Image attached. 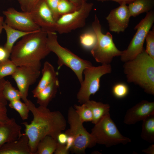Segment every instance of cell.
Instances as JSON below:
<instances>
[{
	"label": "cell",
	"mask_w": 154,
	"mask_h": 154,
	"mask_svg": "<svg viewBox=\"0 0 154 154\" xmlns=\"http://www.w3.org/2000/svg\"><path fill=\"white\" fill-rule=\"evenodd\" d=\"M9 106L19 113L22 120L28 119L30 111L26 103L22 102L20 100H16L9 102Z\"/></svg>",
	"instance_id": "obj_26"
},
{
	"label": "cell",
	"mask_w": 154,
	"mask_h": 154,
	"mask_svg": "<svg viewBox=\"0 0 154 154\" xmlns=\"http://www.w3.org/2000/svg\"><path fill=\"white\" fill-rule=\"evenodd\" d=\"M26 104L33 119L30 123L25 122L22 124L25 127L24 133L28 138L31 151L35 154L38 142L45 136L50 135L57 140L58 135L65 129L66 122L60 111H52L40 106L37 107L29 100Z\"/></svg>",
	"instance_id": "obj_1"
},
{
	"label": "cell",
	"mask_w": 154,
	"mask_h": 154,
	"mask_svg": "<svg viewBox=\"0 0 154 154\" xmlns=\"http://www.w3.org/2000/svg\"><path fill=\"white\" fill-rule=\"evenodd\" d=\"M35 22L42 30L56 32V21L45 0H42L30 12Z\"/></svg>",
	"instance_id": "obj_13"
},
{
	"label": "cell",
	"mask_w": 154,
	"mask_h": 154,
	"mask_svg": "<svg viewBox=\"0 0 154 154\" xmlns=\"http://www.w3.org/2000/svg\"><path fill=\"white\" fill-rule=\"evenodd\" d=\"M154 6V0H135L129 4L128 7L131 16L135 17L152 10Z\"/></svg>",
	"instance_id": "obj_22"
},
{
	"label": "cell",
	"mask_w": 154,
	"mask_h": 154,
	"mask_svg": "<svg viewBox=\"0 0 154 154\" xmlns=\"http://www.w3.org/2000/svg\"><path fill=\"white\" fill-rule=\"evenodd\" d=\"M21 129L14 118L0 121V148L4 144L19 138L22 134Z\"/></svg>",
	"instance_id": "obj_16"
},
{
	"label": "cell",
	"mask_w": 154,
	"mask_h": 154,
	"mask_svg": "<svg viewBox=\"0 0 154 154\" xmlns=\"http://www.w3.org/2000/svg\"><path fill=\"white\" fill-rule=\"evenodd\" d=\"M68 138L67 135L65 133L62 132L60 133L57 137V142L60 144L65 145Z\"/></svg>",
	"instance_id": "obj_39"
},
{
	"label": "cell",
	"mask_w": 154,
	"mask_h": 154,
	"mask_svg": "<svg viewBox=\"0 0 154 154\" xmlns=\"http://www.w3.org/2000/svg\"><path fill=\"white\" fill-rule=\"evenodd\" d=\"M47 44L50 52H54L58 58V69L63 65L68 67L75 74L81 84L83 80V71L86 68L92 66L91 63L60 45L56 32L47 33Z\"/></svg>",
	"instance_id": "obj_4"
},
{
	"label": "cell",
	"mask_w": 154,
	"mask_h": 154,
	"mask_svg": "<svg viewBox=\"0 0 154 154\" xmlns=\"http://www.w3.org/2000/svg\"><path fill=\"white\" fill-rule=\"evenodd\" d=\"M112 91L114 96L121 99L126 96L128 94L129 88L125 84L119 82L115 84L112 88Z\"/></svg>",
	"instance_id": "obj_31"
},
{
	"label": "cell",
	"mask_w": 154,
	"mask_h": 154,
	"mask_svg": "<svg viewBox=\"0 0 154 154\" xmlns=\"http://www.w3.org/2000/svg\"><path fill=\"white\" fill-rule=\"evenodd\" d=\"M91 110L93 115L92 123L95 124L103 116L109 113L110 105L90 100L84 103Z\"/></svg>",
	"instance_id": "obj_21"
},
{
	"label": "cell",
	"mask_w": 154,
	"mask_h": 154,
	"mask_svg": "<svg viewBox=\"0 0 154 154\" xmlns=\"http://www.w3.org/2000/svg\"><path fill=\"white\" fill-rule=\"evenodd\" d=\"M47 33L41 29L22 38L12 49L11 60L17 66L41 65V60L50 52Z\"/></svg>",
	"instance_id": "obj_2"
},
{
	"label": "cell",
	"mask_w": 154,
	"mask_h": 154,
	"mask_svg": "<svg viewBox=\"0 0 154 154\" xmlns=\"http://www.w3.org/2000/svg\"><path fill=\"white\" fill-rule=\"evenodd\" d=\"M112 70L110 64H102L96 67L92 66L86 68L83 72L84 79L77 94L78 102L82 104L90 100V96L99 90L102 76L110 73Z\"/></svg>",
	"instance_id": "obj_8"
},
{
	"label": "cell",
	"mask_w": 154,
	"mask_h": 154,
	"mask_svg": "<svg viewBox=\"0 0 154 154\" xmlns=\"http://www.w3.org/2000/svg\"><path fill=\"white\" fill-rule=\"evenodd\" d=\"M3 13L6 18L5 23L14 29L27 32L41 29L33 20L30 12H20L10 7Z\"/></svg>",
	"instance_id": "obj_12"
},
{
	"label": "cell",
	"mask_w": 154,
	"mask_h": 154,
	"mask_svg": "<svg viewBox=\"0 0 154 154\" xmlns=\"http://www.w3.org/2000/svg\"><path fill=\"white\" fill-rule=\"evenodd\" d=\"M3 29L5 30L7 35V41L4 47L10 54L15 42L19 38L33 32H27L19 31L9 26L4 22Z\"/></svg>",
	"instance_id": "obj_20"
},
{
	"label": "cell",
	"mask_w": 154,
	"mask_h": 154,
	"mask_svg": "<svg viewBox=\"0 0 154 154\" xmlns=\"http://www.w3.org/2000/svg\"><path fill=\"white\" fill-rule=\"evenodd\" d=\"M98 1H111L117 2L119 4H121L123 3H125L126 4H129L134 1L135 0H96Z\"/></svg>",
	"instance_id": "obj_41"
},
{
	"label": "cell",
	"mask_w": 154,
	"mask_h": 154,
	"mask_svg": "<svg viewBox=\"0 0 154 154\" xmlns=\"http://www.w3.org/2000/svg\"><path fill=\"white\" fill-rule=\"evenodd\" d=\"M74 108L80 119L83 123L92 121L93 115L92 112L85 103L82 104L81 105L75 104Z\"/></svg>",
	"instance_id": "obj_28"
},
{
	"label": "cell",
	"mask_w": 154,
	"mask_h": 154,
	"mask_svg": "<svg viewBox=\"0 0 154 154\" xmlns=\"http://www.w3.org/2000/svg\"><path fill=\"white\" fill-rule=\"evenodd\" d=\"M79 40L81 46L84 48L91 50L96 43L97 36L92 29L82 34L80 36Z\"/></svg>",
	"instance_id": "obj_25"
},
{
	"label": "cell",
	"mask_w": 154,
	"mask_h": 154,
	"mask_svg": "<svg viewBox=\"0 0 154 154\" xmlns=\"http://www.w3.org/2000/svg\"><path fill=\"white\" fill-rule=\"evenodd\" d=\"M146 48L145 50L147 53L154 59V29L150 30L147 34L145 39Z\"/></svg>",
	"instance_id": "obj_32"
},
{
	"label": "cell",
	"mask_w": 154,
	"mask_h": 154,
	"mask_svg": "<svg viewBox=\"0 0 154 154\" xmlns=\"http://www.w3.org/2000/svg\"><path fill=\"white\" fill-rule=\"evenodd\" d=\"M154 22V11L147 13L145 17L135 26L136 32L127 48L123 51L121 60L125 62L134 58L143 50V45L147 34Z\"/></svg>",
	"instance_id": "obj_9"
},
{
	"label": "cell",
	"mask_w": 154,
	"mask_h": 154,
	"mask_svg": "<svg viewBox=\"0 0 154 154\" xmlns=\"http://www.w3.org/2000/svg\"><path fill=\"white\" fill-rule=\"evenodd\" d=\"M6 80L4 78L0 80V107L5 106L7 104V101L3 94V90Z\"/></svg>",
	"instance_id": "obj_35"
},
{
	"label": "cell",
	"mask_w": 154,
	"mask_h": 154,
	"mask_svg": "<svg viewBox=\"0 0 154 154\" xmlns=\"http://www.w3.org/2000/svg\"><path fill=\"white\" fill-rule=\"evenodd\" d=\"M93 6V3L86 2L78 9L60 16L56 21V32L66 34L84 27Z\"/></svg>",
	"instance_id": "obj_10"
},
{
	"label": "cell",
	"mask_w": 154,
	"mask_h": 154,
	"mask_svg": "<svg viewBox=\"0 0 154 154\" xmlns=\"http://www.w3.org/2000/svg\"><path fill=\"white\" fill-rule=\"evenodd\" d=\"M27 136L23 133L17 139L7 143L0 148V154H32Z\"/></svg>",
	"instance_id": "obj_17"
},
{
	"label": "cell",
	"mask_w": 154,
	"mask_h": 154,
	"mask_svg": "<svg viewBox=\"0 0 154 154\" xmlns=\"http://www.w3.org/2000/svg\"><path fill=\"white\" fill-rule=\"evenodd\" d=\"M57 141L52 137L47 135L40 140L35 154H52L56 149Z\"/></svg>",
	"instance_id": "obj_24"
},
{
	"label": "cell",
	"mask_w": 154,
	"mask_h": 154,
	"mask_svg": "<svg viewBox=\"0 0 154 154\" xmlns=\"http://www.w3.org/2000/svg\"><path fill=\"white\" fill-rule=\"evenodd\" d=\"M45 0L51 11L55 20L56 21L60 17L57 11V7L60 0Z\"/></svg>",
	"instance_id": "obj_34"
},
{
	"label": "cell",
	"mask_w": 154,
	"mask_h": 154,
	"mask_svg": "<svg viewBox=\"0 0 154 154\" xmlns=\"http://www.w3.org/2000/svg\"><path fill=\"white\" fill-rule=\"evenodd\" d=\"M142 151L147 154H154V144H152L147 149L142 150Z\"/></svg>",
	"instance_id": "obj_40"
},
{
	"label": "cell",
	"mask_w": 154,
	"mask_h": 154,
	"mask_svg": "<svg viewBox=\"0 0 154 154\" xmlns=\"http://www.w3.org/2000/svg\"><path fill=\"white\" fill-rule=\"evenodd\" d=\"M3 16H0V36L3 29Z\"/></svg>",
	"instance_id": "obj_43"
},
{
	"label": "cell",
	"mask_w": 154,
	"mask_h": 154,
	"mask_svg": "<svg viewBox=\"0 0 154 154\" xmlns=\"http://www.w3.org/2000/svg\"><path fill=\"white\" fill-rule=\"evenodd\" d=\"M41 65L22 66H17L11 75L16 82L21 95V99L27 103L30 86L36 81L40 73Z\"/></svg>",
	"instance_id": "obj_11"
},
{
	"label": "cell",
	"mask_w": 154,
	"mask_h": 154,
	"mask_svg": "<svg viewBox=\"0 0 154 154\" xmlns=\"http://www.w3.org/2000/svg\"><path fill=\"white\" fill-rule=\"evenodd\" d=\"M10 55L4 46H0V62L9 59Z\"/></svg>",
	"instance_id": "obj_37"
},
{
	"label": "cell",
	"mask_w": 154,
	"mask_h": 154,
	"mask_svg": "<svg viewBox=\"0 0 154 154\" xmlns=\"http://www.w3.org/2000/svg\"><path fill=\"white\" fill-rule=\"evenodd\" d=\"M17 67L14 62L9 59L0 62V80L7 76H11Z\"/></svg>",
	"instance_id": "obj_29"
},
{
	"label": "cell",
	"mask_w": 154,
	"mask_h": 154,
	"mask_svg": "<svg viewBox=\"0 0 154 154\" xmlns=\"http://www.w3.org/2000/svg\"><path fill=\"white\" fill-rule=\"evenodd\" d=\"M112 10L106 17L109 30L119 33L124 32L128 27L131 17L128 6L125 3Z\"/></svg>",
	"instance_id": "obj_14"
},
{
	"label": "cell",
	"mask_w": 154,
	"mask_h": 154,
	"mask_svg": "<svg viewBox=\"0 0 154 154\" xmlns=\"http://www.w3.org/2000/svg\"><path fill=\"white\" fill-rule=\"evenodd\" d=\"M42 0H17L23 12H30Z\"/></svg>",
	"instance_id": "obj_33"
},
{
	"label": "cell",
	"mask_w": 154,
	"mask_h": 154,
	"mask_svg": "<svg viewBox=\"0 0 154 154\" xmlns=\"http://www.w3.org/2000/svg\"><path fill=\"white\" fill-rule=\"evenodd\" d=\"M69 150L64 144H62L58 142L56 149L54 152V154H68Z\"/></svg>",
	"instance_id": "obj_36"
},
{
	"label": "cell",
	"mask_w": 154,
	"mask_h": 154,
	"mask_svg": "<svg viewBox=\"0 0 154 154\" xmlns=\"http://www.w3.org/2000/svg\"><path fill=\"white\" fill-rule=\"evenodd\" d=\"M127 82L137 85L146 93L154 94V59L145 49L133 59L125 62Z\"/></svg>",
	"instance_id": "obj_3"
},
{
	"label": "cell",
	"mask_w": 154,
	"mask_h": 154,
	"mask_svg": "<svg viewBox=\"0 0 154 154\" xmlns=\"http://www.w3.org/2000/svg\"><path fill=\"white\" fill-rule=\"evenodd\" d=\"M9 118L7 115L6 106L0 107V121L7 120Z\"/></svg>",
	"instance_id": "obj_38"
},
{
	"label": "cell",
	"mask_w": 154,
	"mask_h": 154,
	"mask_svg": "<svg viewBox=\"0 0 154 154\" xmlns=\"http://www.w3.org/2000/svg\"><path fill=\"white\" fill-rule=\"evenodd\" d=\"M92 28L96 33V43L91 50V53L96 61L102 64H109L113 58L120 56L123 51L119 50L116 46L112 35L109 32L104 34L99 19L95 15L92 23Z\"/></svg>",
	"instance_id": "obj_6"
},
{
	"label": "cell",
	"mask_w": 154,
	"mask_h": 154,
	"mask_svg": "<svg viewBox=\"0 0 154 154\" xmlns=\"http://www.w3.org/2000/svg\"><path fill=\"white\" fill-rule=\"evenodd\" d=\"M154 113V102L143 100L127 110L123 123L127 125L133 124Z\"/></svg>",
	"instance_id": "obj_15"
},
{
	"label": "cell",
	"mask_w": 154,
	"mask_h": 154,
	"mask_svg": "<svg viewBox=\"0 0 154 154\" xmlns=\"http://www.w3.org/2000/svg\"><path fill=\"white\" fill-rule=\"evenodd\" d=\"M80 7L77 6L67 0H60L58 6L57 11L60 17L62 15L67 14L77 10Z\"/></svg>",
	"instance_id": "obj_30"
},
{
	"label": "cell",
	"mask_w": 154,
	"mask_h": 154,
	"mask_svg": "<svg viewBox=\"0 0 154 154\" xmlns=\"http://www.w3.org/2000/svg\"><path fill=\"white\" fill-rule=\"evenodd\" d=\"M42 76L37 86L32 91L34 97L57 78L58 72L52 65L48 61L45 62L42 70Z\"/></svg>",
	"instance_id": "obj_18"
},
{
	"label": "cell",
	"mask_w": 154,
	"mask_h": 154,
	"mask_svg": "<svg viewBox=\"0 0 154 154\" xmlns=\"http://www.w3.org/2000/svg\"><path fill=\"white\" fill-rule=\"evenodd\" d=\"M3 94L5 99L9 102L21 99V95L19 90L15 88L8 80H6L4 84Z\"/></svg>",
	"instance_id": "obj_27"
},
{
	"label": "cell",
	"mask_w": 154,
	"mask_h": 154,
	"mask_svg": "<svg viewBox=\"0 0 154 154\" xmlns=\"http://www.w3.org/2000/svg\"><path fill=\"white\" fill-rule=\"evenodd\" d=\"M67 119L70 127L65 133L73 139L70 151L76 154L85 153L86 149L92 148L97 144L94 138L84 127L83 123L72 107L68 110Z\"/></svg>",
	"instance_id": "obj_5"
},
{
	"label": "cell",
	"mask_w": 154,
	"mask_h": 154,
	"mask_svg": "<svg viewBox=\"0 0 154 154\" xmlns=\"http://www.w3.org/2000/svg\"><path fill=\"white\" fill-rule=\"evenodd\" d=\"M91 133L96 143L108 147L119 144L125 145L131 141L130 139L121 133L109 113L95 124Z\"/></svg>",
	"instance_id": "obj_7"
},
{
	"label": "cell",
	"mask_w": 154,
	"mask_h": 154,
	"mask_svg": "<svg viewBox=\"0 0 154 154\" xmlns=\"http://www.w3.org/2000/svg\"><path fill=\"white\" fill-rule=\"evenodd\" d=\"M77 6L80 7L84 3L87 2L88 0H67Z\"/></svg>",
	"instance_id": "obj_42"
},
{
	"label": "cell",
	"mask_w": 154,
	"mask_h": 154,
	"mask_svg": "<svg viewBox=\"0 0 154 154\" xmlns=\"http://www.w3.org/2000/svg\"><path fill=\"white\" fill-rule=\"evenodd\" d=\"M58 78L40 92L35 98L39 106L47 107L48 104L55 97L59 86Z\"/></svg>",
	"instance_id": "obj_19"
},
{
	"label": "cell",
	"mask_w": 154,
	"mask_h": 154,
	"mask_svg": "<svg viewBox=\"0 0 154 154\" xmlns=\"http://www.w3.org/2000/svg\"><path fill=\"white\" fill-rule=\"evenodd\" d=\"M142 121L141 137L149 143H153L154 142V113Z\"/></svg>",
	"instance_id": "obj_23"
}]
</instances>
